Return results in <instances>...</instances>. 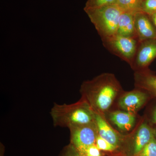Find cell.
I'll return each instance as SVG.
<instances>
[{
  "instance_id": "cell-1",
  "label": "cell",
  "mask_w": 156,
  "mask_h": 156,
  "mask_svg": "<svg viewBox=\"0 0 156 156\" xmlns=\"http://www.w3.org/2000/svg\"><path fill=\"white\" fill-rule=\"evenodd\" d=\"M81 98L89 104L95 113L105 117L117 97L123 92L114 75L104 73L81 85Z\"/></svg>"
},
{
  "instance_id": "cell-2",
  "label": "cell",
  "mask_w": 156,
  "mask_h": 156,
  "mask_svg": "<svg viewBox=\"0 0 156 156\" xmlns=\"http://www.w3.org/2000/svg\"><path fill=\"white\" fill-rule=\"evenodd\" d=\"M53 125L66 127L89 124L95 122V113L83 98L71 104L55 103L50 111Z\"/></svg>"
},
{
  "instance_id": "cell-3",
  "label": "cell",
  "mask_w": 156,
  "mask_h": 156,
  "mask_svg": "<svg viewBox=\"0 0 156 156\" xmlns=\"http://www.w3.org/2000/svg\"><path fill=\"white\" fill-rule=\"evenodd\" d=\"M84 11L101 39L116 34L119 19L123 11L116 4Z\"/></svg>"
},
{
  "instance_id": "cell-4",
  "label": "cell",
  "mask_w": 156,
  "mask_h": 156,
  "mask_svg": "<svg viewBox=\"0 0 156 156\" xmlns=\"http://www.w3.org/2000/svg\"><path fill=\"white\" fill-rule=\"evenodd\" d=\"M101 40L103 46L109 52L126 61L131 66L139 44L137 39L116 34Z\"/></svg>"
},
{
  "instance_id": "cell-5",
  "label": "cell",
  "mask_w": 156,
  "mask_h": 156,
  "mask_svg": "<svg viewBox=\"0 0 156 156\" xmlns=\"http://www.w3.org/2000/svg\"><path fill=\"white\" fill-rule=\"evenodd\" d=\"M69 129L71 144L76 149L80 156H86L87 149L95 144L98 135L96 122L72 126Z\"/></svg>"
},
{
  "instance_id": "cell-6",
  "label": "cell",
  "mask_w": 156,
  "mask_h": 156,
  "mask_svg": "<svg viewBox=\"0 0 156 156\" xmlns=\"http://www.w3.org/2000/svg\"><path fill=\"white\" fill-rule=\"evenodd\" d=\"M156 57V40L139 42L134 61L131 66L134 71L147 69Z\"/></svg>"
},
{
  "instance_id": "cell-7",
  "label": "cell",
  "mask_w": 156,
  "mask_h": 156,
  "mask_svg": "<svg viewBox=\"0 0 156 156\" xmlns=\"http://www.w3.org/2000/svg\"><path fill=\"white\" fill-rule=\"evenodd\" d=\"M118 101L119 107L125 111L135 114L145 105L149 95L145 91L136 89L123 92L119 96Z\"/></svg>"
},
{
  "instance_id": "cell-8",
  "label": "cell",
  "mask_w": 156,
  "mask_h": 156,
  "mask_svg": "<svg viewBox=\"0 0 156 156\" xmlns=\"http://www.w3.org/2000/svg\"><path fill=\"white\" fill-rule=\"evenodd\" d=\"M134 24L139 42L156 40V29L149 16L142 11L134 14Z\"/></svg>"
},
{
  "instance_id": "cell-9",
  "label": "cell",
  "mask_w": 156,
  "mask_h": 156,
  "mask_svg": "<svg viewBox=\"0 0 156 156\" xmlns=\"http://www.w3.org/2000/svg\"><path fill=\"white\" fill-rule=\"evenodd\" d=\"M154 137V129L146 122H144L137 128L133 140V154L136 156Z\"/></svg>"
},
{
  "instance_id": "cell-10",
  "label": "cell",
  "mask_w": 156,
  "mask_h": 156,
  "mask_svg": "<svg viewBox=\"0 0 156 156\" xmlns=\"http://www.w3.org/2000/svg\"><path fill=\"white\" fill-rule=\"evenodd\" d=\"M134 81L136 89L156 96V76L152 74L147 69L134 71Z\"/></svg>"
},
{
  "instance_id": "cell-11",
  "label": "cell",
  "mask_w": 156,
  "mask_h": 156,
  "mask_svg": "<svg viewBox=\"0 0 156 156\" xmlns=\"http://www.w3.org/2000/svg\"><path fill=\"white\" fill-rule=\"evenodd\" d=\"M95 122L98 136L116 147L119 146L121 141L120 134L109 125L105 119V117L95 113Z\"/></svg>"
},
{
  "instance_id": "cell-12",
  "label": "cell",
  "mask_w": 156,
  "mask_h": 156,
  "mask_svg": "<svg viewBox=\"0 0 156 156\" xmlns=\"http://www.w3.org/2000/svg\"><path fill=\"white\" fill-rule=\"evenodd\" d=\"M109 118L121 131H130L135 125V114L129 112L120 110L115 111L110 113Z\"/></svg>"
},
{
  "instance_id": "cell-13",
  "label": "cell",
  "mask_w": 156,
  "mask_h": 156,
  "mask_svg": "<svg viewBox=\"0 0 156 156\" xmlns=\"http://www.w3.org/2000/svg\"><path fill=\"white\" fill-rule=\"evenodd\" d=\"M135 13L123 11L119 19L117 34L138 40L134 24Z\"/></svg>"
},
{
  "instance_id": "cell-14",
  "label": "cell",
  "mask_w": 156,
  "mask_h": 156,
  "mask_svg": "<svg viewBox=\"0 0 156 156\" xmlns=\"http://www.w3.org/2000/svg\"><path fill=\"white\" fill-rule=\"evenodd\" d=\"M144 0H117L116 5L123 11L136 13L140 11Z\"/></svg>"
},
{
  "instance_id": "cell-15",
  "label": "cell",
  "mask_w": 156,
  "mask_h": 156,
  "mask_svg": "<svg viewBox=\"0 0 156 156\" xmlns=\"http://www.w3.org/2000/svg\"><path fill=\"white\" fill-rule=\"evenodd\" d=\"M117 0H87L84 10L116 4Z\"/></svg>"
},
{
  "instance_id": "cell-16",
  "label": "cell",
  "mask_w": 156,
  "mask_h": 156,
  "mask_svg": "<svg viewBox=\"0 0 156 156\" xmlns=\"http://www.w3.org/2000/svg\"><path fill=\"white\" fill-rule=\"evenodd\" d=\"M135 156H156V140L155 136Z\"/></svg>"
},
{
  "instance_id": "cell-17",
  "label": "cell",
  "mask_w": 156,
  "mask_h": 156,
  "mask_svg": "<svg viewBox=\"0 0 156 156\" xmlns=\"http://www.w3.org/2000/svg\"><path fill=\"white\" fill-rule=\"evenodd\" d=\"M140 11L148 15L156 13V0H144Z\"/></svg>"
},
{
  "instance_id": "cell-18",
  "label": "cell",
  "mask_w": 156,
  "mask_h": 156,
  "mask_svg": "<svg viewBox=\"0 0 156 156\" xmlns=\"http://www.w3.org/2000/svg\"><path fill=\"white\" fill-rule=\"evenodd\" d=\"M95 145L100 150L106 151H112L117 148L114 145L109 143L98 135L96 138Z\"/></svg>"
},
{
  "instance_id": "cell-19",
  "label": "cell",
  "mask_w": 156,
  "mask_h": 156,
  "mask_svg": "<svg viewBox=\"0 0 156 156\" xmlns=\"http://www.w3.org/2000/svg\"><path fill=\"white\" fill-rule=\"evenodd\" d=\"M62 156H80V155L76 149L71 144L66 148Z\"/></svg>"
},
{
  "instance_id": "cell-20",
  "label": "cell",
  "mask_w": 156,
  "mask_h": 156,
  "mask_svg": "<svg viewBox=\"0 0 156 156\" xmlns=\"http://www.w3.org/2000/svg\"><path fill=\"white\" fill-rule=\"evenodd\" d=\"M100 150L95 144L89 147L87 151L86 155L88 156H101Z\"/></svg>"
},
{
  "instance_id": "cell-21",
  "label": "cell",
  "mask_w": 156,
  "mask_h": 156,
  "mask_svg": "<svg viewBox=\"0 0 156 156\" xmlns=\"http://www.w3.org/2000/svg\"><path fill=\"white\" fill-rule=\"evenodd\" d=\"M156 29V13L148 15Z\"/></svg>"
},
{
  "instance_id": "cell-22",
  "label": "cell",
  "mask_w": 156,
  "mask_h": 156,
  "mask_svg": "<svg viewBox=\"0 0 156 156\" xmlns=\"http://www.w3.org/2000/svg\"><path fill=\"white\" fill-rule=\"evenodd\" d=\"M151 122L154 124H156V107L154 109L152 114Z\"/></svg>"
},
{
  "instance_id": "cell-23",
  "label": "cell",
  "mask_w": 156,
  "mask_h": 156,
  "mask_svg": "<svg viewBox=\"0 0 156 156\" xmlns=\"http://www.w3.org/2000/svg\"><path fill=\"white\" fill-rule=\"evenodd\" d=\"M154 136L156 140V128L154 129Z\"/></svg>"
},
{
  "instance_id": "cell-24",
  "label": "cell",
  "mask_w": 156,
  "mask_h": 156,
  "mask_svg": "<svg viewBox=\"0 0 156 156\" xmlns=\"http://www.w3.org/2000/svg\"><path fill=\"white\" fill-rule=\"evenodd\" d=\"M87 156V155H86V156Z\"/></svg>"
}]
</instances>
